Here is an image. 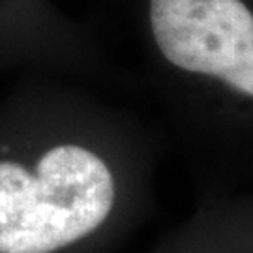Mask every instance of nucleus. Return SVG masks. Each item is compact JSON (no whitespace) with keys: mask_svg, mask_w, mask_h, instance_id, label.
<instances>
[{"mask_svg":"<svg viewBox=\"0 0 253 253\" xmlns=\"http://www.w3.org/2000/svg\"><path fill=\"white\" fill-rule=\"evenodd\" d=\"M109 165L81 145L36 162L0 160V253H58L98 231L115 207Z\"/></svg>","mask_w":253,"mask_h":253,"instance_id":"1","label":"nucleus"},{"mask_svg":"<svg viewBox=\"0 0 253 253\" xmlns=\"http://www.w3.org/2000/svg\"><path fill=\"white\" fill-rule=\"evenodd\" d=\"M150 28L172 66L253 98V11L244 0H150Z\"/></svg>","mask_w":253,"mask_h":253,"instance_id":"2","label":"nucleus"}]
</instances>
